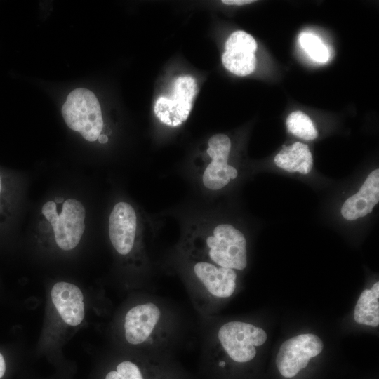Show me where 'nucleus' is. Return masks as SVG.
Wrapping results in <instances>:
<instances>
[{"instance_id":"nucleus-19","label":"nucleus","mask_w":379,"mask_h":379,"mask_svg":"<svg viewBox=\"0 0 379 379\" xmlns=\"http://www.w3.org/2000/svg\"><path fill=\"white\" fill-rule=\"evenodd\" d=\"M253 0H223L222 2L227 5L241 6L254 2Z\"/></svg>"},{"instance_id":"nucleus-2","label":"nucleus","mask_w":379,"mask_h":379,"mask_svg":"<svg viewBox=\"0 0 379 379\" xmlns=\"http://www.w3.org/2000/svg\"><path fill=\"white\" fill-rule=\"evenodd\" d=\"M202 240L207 258L218 266L239 270L246 268V240L234 226L218 225Z\"/></svg>"},{"instance_id":"nucleus-17","label":"nucleus","mask_w":379,"mask_h":379,"mask_svg":"<svg viewBox=\"0 0 379 379\" xmlns=\"http://www.w3.org/2000/svg\"><path fill=\"white\" fill-rule=\"evenodd\" d=\"M301 47L314 60L324 63L329 58L328 51L321 39L312 33L302 32L299 36Z\"/></svg>"},{"instance_id":"nucleus-13","label":"nucleus","mask_w":379,"mask_h":379,"mask_svg":"<svg viewBox=\"0 0 379 379\" xmlns=\"http://www.w3.org/2000/svg\"><path fill=\"white\" fill-rule=\"evenodd\" d=\"M379 201V170L371 172L356 194L349 197L341 208L344 218L354 220L371 213Z\"/></svg>"},{"instance_id":"nucleus-10","label":"nucleus","mask_w":379,"mask_h":379,"mask_svg":"<svg viewBox=\"0 0 379 379\" xmlns=\"http://www.w3.org/2000/svg\"><path fill=\"white\" fill-rule=\"evenodd\" d=\"M161 317L160 309L152 302L131 308L124 319L125 338L132 345L144 343L152 334Z\"/></svg>"},{"instance_id":"nucleus-12","label":"nucleus","mask_w":379,"mask_h":379,"mask_svg":"<svg viewBox=\"0 0 379 379\" xmlns=\"http://www.w3.org/2000/svg\"><path fill=\"white\" fill-rule=\"evenodd\" d=\"M52 302L62 320L70 326H77L84 319V303L81 291L74 284L56 283L51 290Z\"/></svg>"},{"instance_id":"nucleus-9","label":"nucleus","mask_w":379,"mask_h":379,"mask_svg":"<svg viewBox=\"0 0 379 379\" xmlns=\"http://www.w3.org/2000/svg\"><path fill=\"white\" fill-rule=\"evenodd\" d=\"M137 225V215L130 204L120 201L114 205L109 218V236L119 254L125 255L132 251Z\"/></svg>"},{"instance_id":"nucleus-3","label":"nucleus","mask_w":379,"mask_h":379,"mask_svg":"<svg viewBox=\"0 0 379 379\" xmlns=\"http://www.w3.org/2000/svg\"><path fill=\"white\" fill-rule=\"evenodd\" d=\"M41 212L51 223L57 245L62 250L75 248L85 230L86 210L78 200H66L60 213L53 201H47L42 206Z\"/></svg>"},{"instance_id":"nucleus-22","label":"nucleus","mask_w":379,"mask_h":379,"mask_svg":"<svg viewBox=\"0 0 379 379\" xmlns=\"http://www.w3.org/2000/svg\"><path fill=\"white\" fill-rule=\"evenodd\" d=\"M225 364V363L223 362V361H222V362L220 363V366H224Z\"/></svg>"},{"instance_id":"nucleus-14","label":"nucleus","mask_w":379,"mask_h":379,"mask_svg":"<svg viewBox=\"0 0 379 379\" xmlns=\"http://www.w3.org/2000/svg\"><path fill=\"white\" fill-rule=\"evenodd\" d=\"M275 164L290 173L307 174L313 166V159L309 147L300 142L289 146L283 145L282 149L274 157Z\"/></svg>"},{"instance_id":"nucleus-21","label":"nucleus","mask_w":379,"mask_h":379,"mask_svg":"<svg viewBox=\"0 0 379 379\" xmlns=\"http://www.w3.org/2000/svg\"><path fill=\"white\" fill-rule=\"evenodd\" d=\"M98 139V141L102 144L106 143L108 141L107 136L103 134H100Z\"/></svg>"},{"instance_id":"nucleus-18","label":"nucleus","mask_w":379,"mask_h":379,"mask_svg":"<svg viewBox=\"0 0 379 379\" xmlns=\"http://www.w3.org/2000/svg\"><path fill=\"white\" fill-rule=\"evenodd\" d=\"M105 379H143L139 368L135 364L125 361L117 366L116 371L109 372Z\"/></svg>"},{"instance_id":"nucleus-8","label":"nucleus","mask_w":379,"mask_h":379,"mask_svg":"<svg viewBox=\"0 0 379 379\" xmlns=\"http://www.w3.org/2000/svg\"><path fill=\"white\" fill-rule=\"evenodd\" d=\"M254 38L244 31L233 32L227 39L222 55L224 67L231 73L244 77L251 74L255 69L257 49Z\"/></svg>"},{"instance_id":"nucleus-4","label":"nucleus","mask_w":379,"mask_h":379,"mask_svg":"<svg viewBox=\"0 0 379 379\" xmlns=\"http://www.w3.org/2000/svg\"><path fill=\"white\" fill-rule=\"evenodd\" d=\"M197 92L198 86L192 77H178L173 83L171 93L156 100L154 107L156 117L168 126L181 125L190 114Z\"/></svg>"},{"instance_id":"nucleus-23","label":"nucleus","mask_w":379,"mask_h":379,"mask_svg":"<svg viewBox=\"0 0 379 379\" xmlns=\"http://www.w3.org/2000/svg\"><path fill=\"white\" fill-rule=\"evenodd\" d=\"M0 190H1V178H0Z\"/></svg>"},{"instance_id":"nucleus-11","label":"nucleus","mask_w":379,"mask_h":379,"mask_svg":"<svg viewBox=\"0 0 379 379\" xmlns=\"http://www.w3.org/2000/svg\"><path fill=\"white\" fill-rule=\"evenodd\" d=\"M193 270L197 278L212 295L225 298L233 294L237 279V274L233 269L201 260L194 265Z\"/></svg>"},{"instance_id":"nucleus-20","label":"nucleus","mask_w":379,"mask_h":379,"mask_svg":"<svg viewBox=\"0 0 379 379\" xmlns=\"http://www.w3.org/2000/svg\"><path fill=\"white\" fill-rule=\"evenodd\" d=\"M6 371V364L3 355L0 353V378L3 377Z\"/></svg>"},{"instance_id":"nucleus-15","label":"nucleus","mask_w":379,"mask_h":379,"mask_svg":"<svg viewBox=\"0 0 379 379\" xmlns=\"http://www.w3.org/2000/svg\"><path fill=\"white\" fill-rule=\"evenodd\" d=\"M354 319L360 324L376 327L379 325V283L364 290L354 311Z\"/></svg>"},{"instance_id":"nucleus-16","label":"nucleus","mask_w":379,"mask_h":379,"mask_svg":"<svg viewBox=\"0 0 379 379\" xmlns=\"http://www.w3.org/2000/svg\"><path fill=\"white\" fill-rule=\"evenodd\" d=\"M286 125L291 133L305 140H312L318 135L310 118L301 111L291 113L286 119Z\"/></svg>"},{"instance_id":"nucleus-5","label":"nucleus","mask_w":379,"mask_h":379,"mask_svg":"<svg viewBox=\"0 0 379 379\" xmlns=\"http://www.w3.org/2000/svg\"><path fill=\"white\" fill-rule=\"evenodd\" d=\"M218 337L229 357L238 363L252 360L256 355L255 347L263 345L267 340V334L261 328L236 321L223 324Z\"/></svg>"},{"instance_id":"nucleus-6","label":"nucleus","mask_w":379,"mask_h":379,"mask_svg":"<svg viewBox=\"0 0 379 379\" xmlns=\"http://www.w3.org/2000/svg\"><path fill=\"white\" fill-rule=\"evenodd\" d=\"M323 347L321 340L312 333L301 334L286 340L276 358L280 374L288 378L295 376L307 366L312 357L321 352Z\"/></svg>"},{"instance_id":"nucleus-1","label":"nucleus","mask_w":379,"mask_h":379,"mask_svg":"<svg viewBox=\"0 0 379 379\" xmlns=\"http://www.w3.org/2000/svg\"><path fill=\"white\" fill-rule=\"evenodd\" d=\"M62 115L69 128L79 132L88 141L96 140L103 127L100 103L88 89L71 91L62 107Z\"/></svg>"},{"instance_id":"nucleus-7","label":"nucleus","mask_w":379,"mask_h":379,"mask_svg":"<svg viewBox=\"0 0 379 379\" xmlns=\"http://www.w3.org/2000/svg\"><path fill=\"white\" fill-rule=\"evenodd\" d=\"M207 154L211 161L205 167L201 176L204 186L211 190H218L237 177V170L228 164L231 141L225 134L213 135L208 142Z\"/></svg>"}]
</instances>
